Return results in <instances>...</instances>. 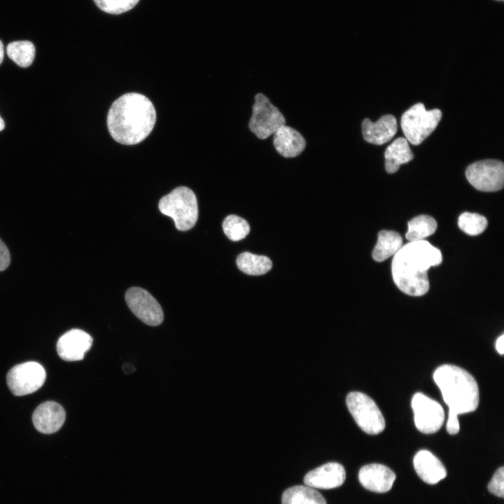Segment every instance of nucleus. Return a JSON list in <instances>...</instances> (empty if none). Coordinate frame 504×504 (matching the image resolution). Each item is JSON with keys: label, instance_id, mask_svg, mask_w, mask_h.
Returning a JSON list of instances; mask_svg holds the SVG:
<instances>
[{"label": "nucleus", "instance_id": "31", "mask_svg": "<svg viewBox=\"0 0 504 504\" xmlns=\"http://www.w3.org/2000/svg\"><path fill=\"white\" fill-rule=\"evenodd\" d=\"M504 335H501L500 337H498L496 341L495 346L496 351L500 354L503 355L504 354Z\"/></svg>", "mask_w": 504, "mask_h": 504}, {"label": "nucleus", "instance_id": "6", "mask_svg": "<svg viewBox=\"0 0 504 504\" xmlns=\"http://www.w3.org/2000/svg\"><path fill=\"white\" fill-rule=\"evenodd\" d=\"M349 412L357 425L369 435H377L385 428V419L375 402L361 392H350L346 398Z\"/></svg>", "mask_w": 504, "mask_h": 504}, {"label": "nucleus", "instance_id": "18", "mask_svg": "<svg viewBox=\"0 0 504 504\" xmlns=\"http://www.w3.org/2000/svg\"><path fill=\"white\" fill-rule=\"evenodd\" d=\"M273 144L283 157L295 158L304 150L306 141L296 130L284 125L274 134Z\"/></svg>", "mask_w": 504, "mask_h": 504}, {"label": "nucleus", "instance_id": "21", "mask_svg": "<svg viewBox=\"0 0 504 504\" xmlns=\"http://www.w3.org/2000/svg\"><path fill=\"white\" fill-rule=\"evenodd\" d=\"M282 504H326L323 496L314 488L298 485L287 489L281 496Z\"/></svg>", "mask_w": 504, "mask_h": 504}, {"label": "nucleus", "instance_id": "33", "mask_svg": "<svg viewBox=\"0 0 504 504\" xmlns=\"http://www.w3.org/2000/svg\"><path fill=\"white\" fill-rule=\"evenodd\" d=\"M5 127V122L4 120L0 116V132L2 131Z\"/></svg>", "mask_w": 504, "mask_h": 504}, {"label": "nucleus", "instance_id": "34", "mask_svg": "<svg viewBox=\"0 0 504 504\" xmlns=\"http://www.w3.org/2000/svg\"><path fill=\"white\" fill-rule=\"evenodd\" d=\"M495 1H503V0H495Z\"/></svg>", "mask_w": 504, "mask_h": 504}, {"label": "nucleus", "instance_id": "26", "mask_svg": "<svg viewBox=\"0 0 504 504\" xmlns=\"http://www.w3.org/2000/svg\"><path fill=\"white\" fill-rule=\"evenodd\" d=\"M460 229L469 235H478L483 232L487 227L486 218L478 214L464 212L458 220Z\"/></svg>", "mask_w": 504, "mask_h": 504}, {"label": "nucleus", "instance_id": "11", "mask_svg": "<svg viewBox=\"0 0 504 504\" xmlns=\"http://www.w3.org/2000/svg\"><path fill=\"white\" fill-rule=\"evenodd\" d=\"M125 301L131 312L146 325L157 326L163 321L161 306L147 290L132 287L125 293Z\"/></svg>", "mask_w": 504, "mask_h": 504}, {"label": "nucleus", "instance_id": "14", "mask_svg": "<svg viewBox=\"0 0 504 504\" xmlns=\"http://www.w3.org/2000/svg\"><path fill=\"white\" fill-rule=\"evenodd\" d=\"M361 485L368 490L377 493L388 491L396 479L395 473L388 467L378 463L363 466L358 473Z\"/></svg>", "mask_w": 504, "mask_h": 504}, {"label": "nucleus", "instance_id": "13", "mask_svg": "<svg viewBox=\"0 0 504 504\" xmlns=\"http://www.w3.org/2000/svg\"><path fill=\"white\" fill-rule=\"evenodd\" d=\"M345 478L344 467L338 463L330 462L307 472L304 483L314 489H330L340 486Z\"/></svg>", "mask_w": 504, "mask_h": 504}, {"label": "nucleus", "instance_id": "32", "mask_svg": "<svg viewBox=\"0 0 504 504\" xmlns=\"http://www.w3.org/2000/svg\"><path fill=\"white\" fill-rule=\"evenodd\" d=\"M4 55V45L1 42V41L0 40V64L3 62Z\"/></svg>", "mask_w": 504, "mask_h": 504}, {"label": "nucleus", "instance_id": "28", "mask_svg": "<svg viewBox=\"0 0 504 504\" xmlns=\"http://www.w3.org/2000/svg\"><path fill=\"white\" fill-rule=\"evenodd\" d=\"M504 468H499L488 484L489 491L493 495L503 498L504 496Z\"/></svg>", "mask_w": 504, "mask_h": 504}, {"label": "nucleus", "instance_id": "25", "mask_svg": "<svg viewBox=\"0 0 504 504\" xmlns=\"http://www.w3.org/2000/svg\"><path fill=\"white\" fill-rule=\"evenodd\" d=\"M223 229L228 239L234 241L245 238L250 232L248 222L236 215H229L224 219Z\"/></svg>", "mask_w": 504, "mask_h": 504}, {"label": "nucleus", "instance_id": "30", "mask_svg": "<svg viewBox=\"0 0 504 504\" xmlns=\"http://www.w3.org/2000/svg\"><path fill=\"white\" fill-rule=\"evenodd\" d=\"M10 253L7 246L0 239V272L5 270L10 263Z\"/></svg>", "mask_w": 504, "mask_h": 504}, {"label": "nucleus", "instance_id": "17", "mask_svg": "<svg viewBox=\"0 0 504 504\" xmlns=\"http://www.w3.org/2000/svg\"><path fill=\"white\" fill-rule=\"evenodd\" d=\"M413 463L417 475L426 483L437 484L447 475L442 463L428 450L419 451L414 457Z\"/></svg>", "mask_w": 504, "mask_h": 504}, {"label": "nucleus", "instance_id": "20", "mask_svg": "<svg viewBox=\"0 0 504 504\" xmlns=\"http://www.w3.org/2000/svg\"><path fill=\"white\" fill-rule=\"evenodd\" d=\"M402 246V239L399 233L391 230H381L378 233L377 242L372 251V258L377 262H382L394 255Z\"/></svg>", "mask_w": 504, "mask_h": 504}, {"label": "nucleus", "instance_id": "27", "mask_svg": "<svg viewBox=\"0 0 504 504\" xmlns=\"http://www.w3.org/2000/svg\"><path fill=\"white\" fill-rule=\"evenodd\" d=\"M139 0H94L103 11L110 14H120L133 8Z\"/></svg>", "mask_w": 504, "mask_h": 504}, {"label": "nucleus", "instance_id": "3", "mask_svg": "<svg viewBox=\"0 0 504 504\" xmlns=\"http://www.w3.org/2000/svg\"><path fill=\"white\" fill-rule=\"evenodd\" d=\"M433 377L449 410L460 414L477 410L479 401V387L475 379L465 370L444 364L434 371Z\"/></svg>", "mask_w": 504, "mask_h": 504}, {"label": "nucleus", "instance_id": "4", "mask_svg": "<svg viewBox=\"0 0 504 504\" xmlns=\"http://www.w3.org/2000/svg\"><path fill=\"white\" fill-rule=\"evenodd\" d=\"M162 214L171 217L176 227L186 231L194 227L198 218L197 198L192 190L181 186L162 197L158 204Z\"/></svg>", "mask_w": 504, "mask_h": 504}, {"label": "nucleus", "instance_id": "29", "mask_svg": "<svg viewBox=\"0 0 504 504\" xmlns=\"http://www.w3.org/2000/svg\"><path fill=\"white\" fill-rule=\"evenodd\" d=\"M458 414L454 411L449 410L447 422V430L450 435H455L460 430Z\"/></svg>", "mask_w": 504, "mask_h": 504}, {"label": "nucleus", "instance_id": "19", "mask_svg": "<svg viewBox=\"0 0 504 504\" xmlns=\"http://www.w3.org/2000/svg\"><path fill=\"white\" fill-rule=\"evenodd\" d=\"M384 157L386 171L388 174H393L398 171L401 164L413 160L414 155L407 140L405 138L399 137L386 148Z\"/></svg>", "mask_w": 504, "mask_h": 504}, {"label": "nucleus", "instance_id": "12", "mask_svg": "<svg viewBox=\"0 0 504 504\" xmlns=\"http://www.w3.org/2000/svg\"><path fill=\"white\" fill-rule=\"evenodd\" d=\"M92 344V337L79 329H72L62 335L57 344L59 357L66 361L82 360Z\"/></svg>", "mask_w": 504, "mask_h": 504}, {"label": "nucleus", "instance_id": "10", "mask_svg": "<svg viewBox=\"0 0 504 504\" xmlns=\"http://www.w3.org/2000/svg\"><path fill=\"white\" fill-rule=\"evenodd\" d=\"M411 407L415 426L420 432L431 434L440 429L444 420V412L439 402L418 392L412 398Z\"/></svg>", "mask_w": 504, "mask_h": 504}, {"label": "nucleus", "instance_id": "23", "mask_svg": "<svg viewBox=\"0 0 504 504\" xmlns=\"http://www.w3.org/2000/svg\"><path fill=\"white\" fill-rule=\"evenodd\" d=\"M436 220L428 215H419L408 222L405 237L409 241L424 240L437 230Z\"/></svg>", "mask_w": 504, "mask_h": 504}, {"label": "nucleus", "instance_id": "2", "mask_svg": "<svg viewBox=\"0 0 504 504\" xmlns=\"http://www.w3.org/2000/svg\"><path fill=\"white\" fill-rule=\"evenodd\" d=\"M156 120L155 109L144 95L131 92L122 95L111 106L107 115L110 134L117 142L134 145L145 139Z\"/></svg>", "mask_w": 504, "mask_h": 504}, {"label": "nucleus", "instance_id": "8", "mask_svg": "<svg viewBox=\"0 0 504 504\" xmlns=\"http://www.w3.org/2000/svg\"><path fill=\"white\" fill-rule=\"evenodd\" d=\"M468 182L482 192H496L504 185V165L502 161L488 159L470 164L465 170Z\"/></svg>", "mask_w": 504, "mask_h": 504}, {"label": "nucleus", "instance_id": "9", "mask_svg": "<svg viewBox=\"0 0 504 504\" xmlns=\"http://www.w3.org/2000/svg\"><path fill=\"white\" fill-rule=\"evenodd\" d=\"M46 378L44 368L38 363L29 361L12 368L7 374L6 380L12 393L21 396L38 390Z\"/></svg>", "mask_w": 504, "mask_h": 504}, {"label": "nucleus", "instance_id": "7", "mask_svg": "<svg viewBox=\"0 0 504 504\" xmlns=\"http://www.w3.org/2000/svg\"><path fill=\"white\" fill-rule=\"evenodd\" d=\"M284 125L286 120L281 112L265 94H257L248 122L250 130L258 138L265 139L274 134Z\"/></svg>", "mask_w": 504, "mask_h": 504}, {"label": "nucleus", "instance_id": "24", "mask_svg": "<svg viewBox=\"0 0 504 504\" xmlns=\"http://www.w3.org/2000/svg\"><path fill=\"white\" fill-rule=\"evenodd\" d=\"M8 57L20 67L29 66L35 57L34 45L29 41H15L7 46Z\"/></svg>", "mask_w": 504, "mask_h": 504}, {"label": "nucleus", "instance_id": "15", "mask_svg": "<svg viewBox=\"0 0 504 504\" xmlns=\"http://www.w3.org/2000/svg\"><path fill=\"white\" fill-rule=\"evenodd\" d=\"M65 418V411L59 404L47 401L36 408L32 415V421L37 430L50 434L61 428Z\"/></svg>", "mask_w": 504, "mask_h": 504}, {"label": "nucleus", "instance_id": "5", "mask_svg": "<svg viewBox=\"0 0 504 504\" xmlns=\"http://www.w3.org/2000/svg\"><path fill=\"white\" fill-rule=\"evenodd\" d=\"M442 118L438 108L427 111L422 103H417L402 114L400 120L405 139L417 146L423 142L437 127Z\"/></svg>", "mask_w": 504, "mask_h": 504}, {"label": "nucleus", "instance_id": "1", "mask_svg": "<svg viewBox=\"0 0 504 504\" xmlns=\"http://www.w3.org/2000/svg\"><path fill=\"white\" fill-rule=\"evenodd\" d=\"M442 261L440 249L428 241H409L393 255L391 272L396 286L404 293L421 296L429 290L427 272Z\"/></svg>", "mask_w": 504, "mask_h": 504}, {"label": "nucleus", "instance_id": "16", "mask_svg": "<svg viewBox=\"0 0 504 504\" xmlns=\"http://www.w3.org/2000/svg\"><path fill=\"white\" fill-rule=\"evenodd\" d=\"M397 121L393 115L382 116L377 122H372L365 118L362 122V134L364 139L370 144L382 145L389 141L396 134Z\"/></svg>", "mask_w": 504, "mask_h": 504}, {"label": "nucleus", "instance_id": "22", "mask_svg": "<svg viewBox=\"0 0 504 504\" xmlns=\"http://www.w3.org/2000/svg\"><path fill=\"white\" fill-rule=\"evenodd\" d=\"M237 265L239 270L248 275H262L269 272L272 262L267 256L243 252L237 258Z\"/></svg>", "mask_w": 504, "mask_h": 504}]
</instances>
